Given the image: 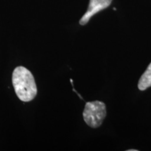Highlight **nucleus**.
<instances>
[{
	"mask_svg": "<svg viewBox=\"0 0 151 151\" xmlns=\"http://www.w3.org/2000/svg\"><path fill=\"white\" fill-rule=\"evenodd\" d=\"M12 83L16 95L24 102L32 101L37 94V88L35 78L27 68L19 66L14 70Z\"/></svg>",
	"mask_w": 151,
	"mask_h": 151,
	"instance_id": "obj_1",
	"label": "nucleus"
},
{
	"mask_svg": "<svg viewBox=\"0 0 151 151\" xmlns=\"http://www.w3.org/2000/svg\"><path fill=\"white\" fill-rule=\"evenodd\" d=\"M106 115L105 104L102 101H94L87 102L83 113L86 123L90 127H99Z\"/></svg>",
	"mask_w": 151,
	"mask_h": 151,
	"instance_id": "obj_2",
	"label": "nucleus"
},
{
	"mask_svg": "<svg viewBox=\"0 0 151 151\" xmlns=\"http://www.w3.org/2000/svg\"><path fill=\"white\" fill-rule=\"evenodd\" d=\"M111 1L112 0H90L88 11L81 18L79 23L81 25L86 24L94 15L101 10L108 8L111 5Z\"/></svg>",
	"mask_w": 151,
	"mask_h": 151,
	"instance_id": "obj_3",
	"label": "nucleus"
},
{
	"mask_svg": "<svg viewBox=\"0 0 151 151\" xmlns=\"http://www.w3.org/2000/svg\"><path fill=\"white\" fill-rule=\"evenodd\" d=\"M150 87H151V63L148 65L146 71L141 76L138 83V88L142 91Z\"/></svg>",
	"mask_w": 151,
	"mask_h": 151,
	"instance_id": "obj_4",
	"label": "nucleus"
},
{
	"mask_svg": "<svg viewBox=\"0 0 151 151\" xmlns=\"http://www.w3.org/2000/svg\"><path fill=\"white\" fill-rule=\"evenodd\" d=\"M127 151H137V150H135V149H132V150H127Z\"/></svg>",
	"mask_w": 151,
	"mask_h": 151,
	"instance_id": "obj_5",
	"label": "nucleus"
}]
</instances>
